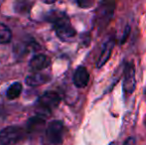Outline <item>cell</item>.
Returning <instances> with one entry per match:
<instances>
[{
  "label": "cell",
  "instance_id": "cell-9",
  "mask_svg": "<svg viewBox=\"0 0 146 145\" xmlns=\"http://www.w3.org/2000/svg\"><path fill=\"white\" fill-rule=\"evenodd\" d=\"M114 47V40L113 39H110L108 41H106V44L104 45V48L100 53V56L98 58V62H96V68H102L106 63L108 62V60L110 59L111 56L112 50Z\"/></svg>",
  "mask_w": 146,
  "mask_h": 145
},
{
  "label": "cell",
  "instance_id": "cell-2",
  "mask_svg": "<svg viewBox=\"0 0 146 145\" xmlns=\"http://www.w3.org/2000/svg\"><path fill=\"white\" fill-rule=\"evenodd\" d=\"M60 103H61V97L58 93L55 91H46L39 97L36 103L39 115L42 117L50 115L51 112L58 107Z\"/></svg>",
  "mask_w": 146,
  "mask_h": 145
},
{
  "label": "cell",
  "instance_id": "cell-17",
  "mask_svg": "<svg viewBox=\"0 0 146 145\" xmlns=\"http://www.w3.org/2000/svg\"><path fill=\"white\" fill-rule=\"evenodd\" d=\"M108 145H116V143H115V142H110Z\"/></svg>",
  "mask_w": 146,
  "mask_h": 145
},
{
  "label": "cell",
  "instance_id": "cell-10",
  "mask_svg": "<svg viewBox=\"0 0 146 145\" xmlns=\"http://www.w3.org/2000/svg\"><path fill=\"white\" fill-rule=\"evenodd\" d=\"M50 79L51 77L49 75L38 72V73H33L28 75L25 79V83H26V85H29V87H40V85L48 83V81H50Z\"/></svg>",
  "mask_w": 146,
  "mask_h": 145
},
{
  "label": "cell",
  "instance_id": "cell-12",
  "mask_svg": "<svg viewBox=\"0 0 146 145\" xmlns=\"http://www.w3.org/2000/svg\"><path fill=\"white\" fill-rule=\"evenodd\" d=\"M22 91H23V87H22V83L19 81H15L7 89L6 91V95H7V99H15L17 97H20Z\"/></svg>",
  "mask_w": 146,
  "mask_h": 145
},
{
  "label": "cell",
  "instance_id": "cell-8",
  "mask_svg": "<svg viewBox=\"0 0 146 145\" xmlns=\"http://www.w3.org/2000/svg\"><path fill=\"white\" fill-rule=\"evenodd\" d=\"M88 81H90V73H88V70L83 66L79 67L74 73V85L78 89H84L88 85Z\"/></svg>",
  "mask_w": 146,
  "mask_h": 145
},
{
  "label": "cell",
  "instance_id": "cell-4",
  "mask_svg": "<svg viewBox=\"0 0 146 145\" xmlns=\"http://www.w3.org/2000/svg\"><path fill=\"white\" fill-rule=\"evenodd\" d=\"M115 4L113 2H102L96 10V25L100 29H104L108 25L114 15Z\"/></svg>",
  "mask_w": 146,
  "mask_h": 145
},
{
  "label": "cell",
  "instance_id": "cell-14",
  "mask_svg": "<svg viewBox=\"0 0 146 145\" xmlns=\"http://www.w3.org/2000/svg\"><path fill=\"white\" fill-rule=\"evenodd\" d=\"M17 5H20V7H21V9L19 10V13H25V11H24V9H22V6H24V5H27V7H26V10L27 11H29V10L31 9V6L33 5V3L32 4H30L29 2H26V4H25V2H17ZM25 8V7H24Z\"/></svg>",
  "mask_w": 146,
  "mask_h": 145
},
{
  "label": "cell",
  "instance_id": "cell-6",
  "mask_svg": "<svg viewBox=\"0 0 146 145\" xmlns=\"http://www.w3.org/2000/svg\"><path fill=\"white\" fill-rule=\"evenodd\" d=\"M135 87H136L135 68L132 63H128L124 69V79L122 83L123 93L125 95H130L135 91Z\"/></svg>",
  "mask_w": 146,
  "mask_h": 145
},
{
  "label": "cell",
  "instance_id": "cell-15",
  "mask_svg": "<svg viewBox=\"0 0 146 145\" xmlns=\"http://www.w3.org/2000/svg\"><path fill=\"white\" fill-rule=\"evenodd\" d=\"M77 4L79 6H81L82 8H88L90 6H92L94 4V2H86V1H83V2H77Z\"/></svg>",
  "mask_w": 146,
  "mask_h": 145
},
{
  "label": "cell",
  "instance_id": "cell-11",
  "mask_svg": "<svg viewBox=\"0 0 146 145\" xmlns=\"http://www.w3.org/2000/svg\"><path fill=\"white\" fill-rule=\"evenodd\" d=\"M45 126V118L40 115L31 117L27 122V133H37L41 131L42 128Z\"/></svg>",
  "mask_w": 146,
  "mask_h": 145
},
{
  "label": "cell",
  "instance_id": "cell-1",
  "mask_svg": "<svg viewBox=\"0 0 146 145\" xmlns=\"http://www.w3.org/2000/svg\"><path fill=\"white\" fill-rule=\"evenodd\" d=\"M48 20L53 24L56 35L62 41H69L76 36V30L72 26L69 17L63 12L55 11L49 15Z\"/></svg>",
  "mask_w": 146,
  "mask_h": 145
},
{
  "label": "cell",
  "instance_id": "cell-3",
  "mask_svg": "<svg viewBox=\"0 0 146 145\" xmlns=\"http://www.w3.org/2000/svg\"><path fill=\"white\" fill-rule=\"evenodd\" d=\"M27 135V131L19 126H7L0 130V144L15 145L22 141Z\"/></svg>",
  "mask_w": 146,
  "mask_h": 145
},
{
  "label": "cell",
  "instance_id": "cell-5",
  "mask_svg": "<svg viewBox=\"0 0 146 145\" xmlns=\"http://www.w3.org/2000/svg\"><path fill=\"white\" fill-rule=\"evenodd\" d=\"M65 136V126L60 120H54L48 124L46 128V139L50 144L61 145Z\"/></svg>",
  "mask_w": 146,
  "mask_h": 145
},
{
  "label": "cell",
  "instance_id": "cell-7",
  "mask_svg": "<svg viewBox=\"0 0 146 145\" xmlns=\"http://www.w3.org/2000/svg\"><path fill=\"white\" fill-rule=\"evenodd\" d=\"M51 64V59L48 56L43 54H39L34 56L29 62V68L32 72L38 73L44 69L48 68Z\"/></svg>",
  "mask_w": 146,
  "mask_h": 145
},
{
  "label": "cell",
  "instance_id": "cell-16",
  "mask_svg": "<svg viewBox=\"0 0 146 145\" xmlns=\"http://www.w3.org/2000/svg\"><path fill=\"white\" fill-rule=\"evenodd\" d=\"M123 145H136V141H135V139L133 137H129L125 140Z\"/></svg>",
  "mask_w": 146,
  "mask_h": 145
},
{
  "label": "cell",
  "instance_id": "cell-13",
  "mask_svg": "<svg viewBox=\"0 0 146 145\" xmlns=\"http://www.w3.org/2000/svg\"><path fill=\"white\" fill-rule=\"evenodd\" d=\"M12 39V32L5 24L0 22V45L7 44Z\"/></svg>",
  "mask_w": 146,
  "mask_h": 145
}]
</instances>
